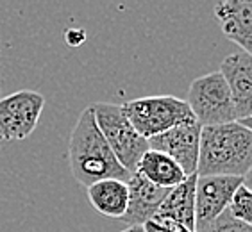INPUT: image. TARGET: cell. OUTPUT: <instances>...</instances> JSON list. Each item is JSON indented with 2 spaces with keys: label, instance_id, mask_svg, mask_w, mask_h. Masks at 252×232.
Instances as JSON below:
<instances>
[{
  "label": "cell",
  "instance_id": "obj_1",
  "mask_svg": "<svg viewBox=\"0 0 252 232\" xmlns=\"http://www.w3.org/2000/svg\"><path fill=\"white\" fill-rule=\"evenodd\" d=\"M70 168L81 186H92L98 180L117 179L127 182L131 174L120 165L100 134L92 107H86L75 123L68 146Z\"/></svg>",
  "mask_w": 252,
  "mask_h": 232
},
{
  "label": "cell",
  "instance_id": "obj_2",
  "mask_svg": "<svg viewBox=\"0 0 252 232\" xmlns=\"http://www.w3.org/2000/svg\"><path fill=\"white\" fill-rule=\"evenodd\" d=\"M252 166V131L240 121L202 127L197 177H245Z\"/></svg>",
  "mask_w": 252,
  "mask_h": 232
},
{
  "label": "cell",
  "instance_id": "obj_3",
  "mask_svg": "<svg viewBox=\"0 0 252 232\" xmlns=\"http://www.w3.org/2000/svg\"><path fill=\"white\" fill-rule=\"evenodd\" d=\"M120 107L134 131L145 140H151L179 123L195 120L186 100L172 95L134 98Z\"/></svg>",
  "mask_w": 252,
  "mask_h": 232
},
{
  "label": "cell",
  "instance_id": "obj_4",
  "mask_svg": "<svg viewBox=\"0 0 252 232\" xmlns=\"http://www.w3.org/2000/svg\"><path fill=\"white\" fill-rule=\"evenodd\" d=\"M90 107L95 116L98 131L104 136L117 161L129 174H134L141 155L149 150L147 140L134 131V127L129 123L118 104L97 102Z\"/></svg>",
  "mask_w": 252,
  "mask_h": 232
},
{
  "label": "cell",
  "instance_id": "obj_5",
  "mask_svg": "<svg viewBox=\"0 0 252 232\" xmlns=\"http://www.w3.org/2000/svg\"><path fill=\"white\" fill-rule=\"evenodd\" d=\"M189 111L200 127L223 125L236 121L229 87L220 72L206 73L189 84L186 97Z\"/></svg>",
  "mask_w": 252,
  "mask_h": 232
},
{
  "label": "cell",
  "instance_id": "obj_6",
  "mask_svg": "<svg viewBox=\"0 0 252 232\" xmlns=\"http://www.w3.org/2000/svg\"><path fill=\"white\" fill-rule=\"evenodd\" d=\"M43 107L45 97L32 89H20L0 98V143L27 140L38 125Z\"/></svg>",
  "mask_w": 252,
  "mask_h": 232
},
{
  "label": "cell",
  "instance_id": "obj_7",
  "mask_svg": "<svg viewBox=\"0 0 252 232\" xmlns=\"http://www.w3.org/2000/svg\"><path fill=\"white\" fill-rule=\"evenodd\" d=\"M202 127L197 120H189L185 123L172 127L168 131L154 136L149 143V150H156L174 159L186 177L197 175V161H199V145Z\"/></svg>",
  "mask_w": 252,
  "mask_h": 232
},
{
  "label": "cell",
  "instance_id": "obj_8",
  "mask_svg": "<svg viewBox=\"0 0 252 232\" xmlns=\"http://www.w3.org/2000/svg\"><path fill=\"white\" fill-rule=\"evenodd\" d=\"M245 177H227V175H208L197 177L195 182V231L213 222L215 218L227 209L231 197L234 195Z\"/></svg>",
  "mask_w": 252,
  "mask_h": 232
},
{
  "label": "cell",
  "instance_id": "obj_9",
  "mask_svg": "<svg viewBox=\"0 0 252 232\" xmlns=\"http://www.w3.org/2000/svg\"><path fill=\"white\" fill-rule=\"evenodd\" d=\"M220 75L231 93L236 121L249 125L252 115V56L245 52L229 54L220 64Z\"/></svg>",
  "mask_w": 252,
  "mask_h": 232
},
{
  "label": "cell",
  "instance_id": "obj_10",
  "mask_svg": "<svg viewBox=\"0 0 252 232\" xmlns=\"http://www.w3.org/2000/svg\"><path fill=\"white\" fill-rule=\"evenodd\" d=\"M127 211L120 218L122 222L132 225H141L154 218L161 202L168 195V188H158L143 179L140 174H131L127 180Z\"/></svg>",
  "mask_w": 252,
  "mask_h": 232
},
{
  "label": "cell",
  "instance_id": "obj_11",
  "mask_svg": "<svg viewBox=\"0 0 252 232\" xmlns=\"http://www.w3.org/2000/svg\"><path fill=\"white\" fill-rule=\"evenodd\" d=\"M215 16L223 36L236 43L242 52H252V2L222 0L215 4Z\"/></svg>",
  "mask_w": 252,
  "mask_h": 232
},
{
  "label": "cell",
  "instance_id": "obj_12",
  "mask_svg": "<svg viewBox=\"0 0 252 232\" xmlns=\"http://www.w3.org/2000/svg\"><path fill=\"white\" fill-rule=\"evenodd\" d=\"M195 182L197 175H189L168 191L154 216L166 218L195 232Z\"/></svg>",
  "mask_w": 252,
  "mask_h": 232
},
{
  "label": "cell",
  "instance_id": "obj_13",
  "mask_svg": "<svg viewBox=\"0 0 252 232\" xmlns=\"http://www.w3.org/2000/svg\"><path fill=\"white\" fill-rule=\"evenodd\" d=\"M136 174H140L143 179H147L151 184L158 188H175L186 179L185 172L174 159L168 155L156 152V150H147L141 155L140 163L136 166Z\"/></svg>",
  "mask_w": 252,
  "mask_h": 232
},
{
  "label": "cell",
  "instance_id": "obj_14",
  "mask_svg": "<svg viewBox=\"0 0 252 232\" xmlns=\"http://www.w3.org/2000/svg\"><path fill=\"white\" fill-rule=\"evenodd\" d=\"M88 199L102 216L120 220L127 211V184L117 179L98 180L88 186Z\"/></svg>",
  "mask_w": 252,
  "mask_h": 232
},
{
  "label": "cell",
  "instance_id": "obj_15",
  "mask_svg": "<svg viewBox=\"0 0 252 232\" xmlns=\"http://www.w3.org/2000/svg\"><path fill=\"white\" fill-rule=\"evenodd\" d=\"M227 211L236 220L252 225V193L249 189V184L243 182L231 197V202L227 205Z\"/></svg>",
  "mask_w": 252,
  "mask_h": 232
},
{
  "label": "cell",
  "instance_id": "obj_16",
  "mask_svg": "<svg viewBox=\"0 0 252 232\" xmlns=\"http://www.w3.org/2000/svg\"><path fill=\"white\" fill-rule=\"evenodd\" d=\"M195 232H252V225L236 220L225 209L222 214H219V216L215 218L213 222L206 223L204 227L197 229Z\"/></svg>",
  "mask_w": 252,
  "mask_h": 232
},
{
  "label": "cell",
  "instance_id": "obj_17",
  "mask_svg": "<svg viewBox=\"0 0 252 232\" xmlns=\"http://www.w3.org/2000/svg\"><path fill=\"white\" fill-rule=\"evenodd\" d=\"M143 231L145 232H191L188 229H185L179 223L166 220V218L154 216L152 220H149L147 223H143Z\"/></svg>",
  "mask_w": 252,
  "mask_h": 232
},
{
  "label": "cell",
  "instance_id": "obj_18",
  "mask_svg": "<svg viewBox=\"0 0 252 232\" xmlns=\"http://www.w3.org/2000/svg\"><path fill=\"white\" fill-rule=\"evenodd\" d=\"M64 41L70 47H79L86 41V30L84 29H68L64 32Z\"/></svg>",
  "mask_w": 252,
  "mask_h": 232
},
{
  "label": "cell",
  "instance_id": "obj_19",
  "mask_svg": "<svg viewBox=\"0 0 252 232\" xmlns=\"http://www.w3.org/2000/svg\"><path fill=\"white\" fill-rule=\"evenodd\" d=\"M120 232H145V231H143V227H141V225H132V227H127V229H124V231H120Z\"/></svg>",
  "mask_w": 252,
  "mask_h": 232
}]
</instances>
